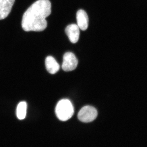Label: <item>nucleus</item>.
Segmentation results:
<instances>
[{"label": "nucleus", "instance_id": "1", "mask_svg": "<svg viewBox=\"0 0 147 147\" xmlns=\"http://www.w3.org/2000/svg\"><path fill=\"white\" fill-rule=\"evenodd\" d=\"M51 13V3L49 0H38L24 13L22 28L25 31H42L47 27L46 18Z\"/></svg>", "mask_w": 147, "mask_h": 147}, {"label": "nucleus", "instance_id": "2", "mask_svg": "<svg viewBox=\"0 0 147 147\" xmlns=\"http://www.w3.org/2000/svg\"><path fill=\"white\" fill-rule=\"evenodd\" d=\"M55 113L60 120L63 121L68 120L71 118L74 113L73 105L68 99H62L57 104Z\"/></svg>", "mask_w": 147, "mask_h": 147}, {"label": "nucleus", "instance_id": "3", "mask_svg": "<svg viewBox=\"0 0 147 147\" xmlns=\"http://www.w3.org/2000/svg\"><path fill=\"white\" fill-rule=\"evenodd\" d=\"M97 110L92 106L87 105L82 108L78 114V118L81 121L89 123L95 119L97 117Z\"/></svg>", "mask_w": 147, "mask_h": 147}, {"label": "nucleus", "instance_id": "4", "mask_svg": "<svg viewBox=\"0 0 147 147\" xmlns=\"http://www.w3.org/2000/svg\"><path fill=\"white\" fill-rule=\"evenodd\" d=\"M78 61L75 55L71 52H67L64 55L62 67L64 71H71L76 68Z\"/></svg>", "mask_w": 147, "mask_h": 147}, {"label": "nucleus", "instance_id": "5", "mask_svg": "<svg viewBox=\"0 0 147 147\" xmlns=\"http://www.w3.org/2000/svg\"><path fill=\"white\" fill-rule=\"evenodd\" d=\"M65 32L70 42L76 43L79 39L80 28L75 24L68 25L65 28Z\"/></svg>", "mask_w": 147, "mask_h": 147}, {"label": "nucleus", "instance_id": "6", "mask_svg": "<svg viewBox=\"0 0 147 147\" xmlns=\"http://www.w3.org/2000/svg\"><path fill=\"white\" fill-rule=\"evenodd\" d=\"M14 2L15 0H0V20L8 16Z\"/></svg>", "mask_w": 147, "mask_h": 147}, {"label": "nucleus", "instance_id": "7", "mask_svg": "<svg viewBox=\"0 0 147 147\" xmlns=\"http://www.w3.org/2000/svg\"><path fill=\"white\" fill-rule=\"evenodd\" d=\"M77 26L82 30H86L88 26L89 18L86 12L83 9H80L76 13Z\"/></svg>", "mask_w": 147, "mask_h": 147}, {"label": "nucleus", "instance_id": "8", "mask_svg": "<svg viewBox=\"0 0 147 147\" xmlns=\"http://www.w3.org/2000/svg\"><path fill=\"white\" fill-rule=\"evenodd\" d=\"M45 63L47 71L51 74H55L59 69V65L52 56L47 57L45 59Z\"/></svg>", "mask_w": 147, "mask_h": 147}, {"label": "nucleus", "instance_id": "9", "mask_svg": "<svg viewBox=\"0 0 147 147\" xmlns=\"http://www.w3.org/2000/svg\"><path fill=\"white\" fill-rule=\"evenodd\" d=\"M27 109V103L25 101H22L18 104L16 109V115L19 119L23 120L26 118Z\"/></svg>", "mask_w": 147, "mask_h": 147}]
</instances>
